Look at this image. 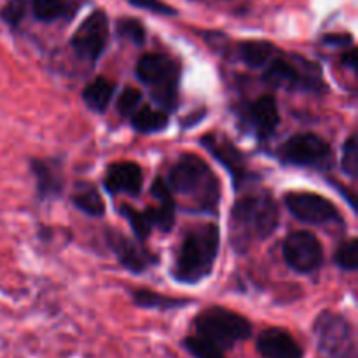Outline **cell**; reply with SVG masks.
Instances as JSON below:
<instances>
[{
	"mask_svg": "<svg viewBox=\"0 0 358 358\" xmlns=\"http://www.w3.org/2000/svg\"><path fill=\"white\" fill-rule=\"evenodd\" d=\"M278 205L266 191L248 192L231 208L229 241L238 254H245L252 245L264 241L278 227Z\"/></svg>",
	"mask_w": 358,
	"mask_h": 358,
	"instance_id": "2",
	"label": "cell"
},
{
	"mask_svg": "<svg viewBox=\"0 0 358 358\" xmlns=\"http://www.w3.org/2000/svg\"><path fill=\"white\" fill-rule=\"evenodd\" d=\"M276 157L283 164L313 170H331L334 163L332 145L315 133H297L276 149Z\"/></svg>",
	"mask_w": 358,
	"mask_h": 358,
	"instance_id": "9",
	"label": "cell"
},
{
	"mask_svg": "<svg viewBox=\"0 0 358 358\" xmlns=\"http://www.w3.org/2000/svg\"><path fill=\"white\" fill-rule=\"evenodd\" d=\"M107 241L110 250L117 257L119 264L124 269H128L129 273L140 275V273L147 271L150 266L157 264V255L143 248L138 240H129L124 234L112 231L107 236Z\"/></svg>",
	"mask_w": 358,
	"mask_h": 358,
	"instance_id": "15",
	"label": "cell"
},
{
	"mask_svg": "<svg viewBox=\"0 0 358 358\" xmlns=\"http://www.w3.org/2000/svg\"><path fill=\"white\" fill-rule=\"evenodd\" d=\"M336 264L345 271H357L358 269V241L355 238L345 241L336 252Z\"/></svg>",
	"mask_w": 358,
	"mask_h": 358,
	"instance_id": "28",
	"label": "cell"
},
{
	"mask_svg": "<svg viewBox=\"0 0 358 358\" xmlns=\"http://www.w3.org/2000/svg\"><path fill=\"white\" fill-rule=\"evenodd\" d=\"M182 348L192 358H227L222 350L210 345L205 339L198 338L196 334H187L182 339Z\"/></svg>",
	"mask_w": 358,
	"mask_h": 358,
	"instance_id": "25",
	"label": "cell"
},
{
	"mask_svg": "<svg viewBox=\"0 0 358 358\" xmlns=\"http://www.w3.org/2000/svg\"><path fill=\"white\" fill-rule=\"evenodd\" d=\"M324 44L327 45H341V48H346V45L353 44V37L348 34H332V35H325L324 37Z\"/></svg>",
	"mask_w": 358,
	"mask_h": 358,
	"instance_id": "32",
	"label": "cell"
},
{
	"mask_svg": "<svg viewBox=\"0 0 358 358\" xmlns=\"http://www.w3.org/2000/svg\"><path fill=\"white\" fill-rule=\"evenodd\" d=\"M103 185L110 194L138 196L143 187L142 168L133 161L112 163L105 173Z\"/></svg>",
	"mask_w": 358,
	"mask_h": 358,
	"instance_id": "17",
	"label": "cell"
},
{
	"mask_svg": "<svg viewBox=\"0 0 358 358\" xmlns=\"http://www.w3.org/2000/svg\"><path fill=\"white\" fill-rule=\"evenodd\" d=\"M254 325L238 311L224 306H210L199 311L192 320V334L217 346L224 353L252 338Z\"/></svg>",
	"mask_w": 358,
	"mask_h": 358,
	"instance_id": "4",
	"label": "cell"
},
{
	"mask_svg": "<svg viewBox=\"0 0 358 358\" xmlns=\"http://www.w3.org/2000/svg\"><path fill=\"white\" fill-rule=\"evenodd\" d=\"M31 13L42 23L73 20L84 0H30Z\"/></svg>",
	"mask_w": 358,
	"mask_h": 358,
	"instance_id": "20",
	"label": "cell"
},
{
	"mask_svg": "<svg viewBox=\"0 0 358 358\" xmlns=\"http://www.w3.org/2000/svg\"><path fill=\"white\" fill-rule=\"evenodd\" d=\"M262 79L269 86L285 91L322 94L329 90L320 65L299 55L283 56L276 52L275 58L262 69Z\"/></svg>",
	"mask_w": 358,
	"mask_h": 358,
	"instance_id": "5",
	"label": "cell"
},
{
	"mask_svg": "<svg viewBox=\"0 0 358 358\" xmlns=\"http://www.w3.org/2000/svg\"><path fill=\"white\" fill-rule=\"evenodd\" d=\"M30 170L35 178L37 196L41 199H55L63 192L62 164L55 159H31Z\"/></svg>",
	"mask_w": 358,
	"mask_h": 358,
	"instance_id": "18",
	"label": "cell"
},
{
	"mask_svg": "<svg viewBox=\"0 0 358 358\" xmlns=\"http://www.w3.org/2000/svg\"><path fill=\"white\" fill-rule=\"evenodd\" d=\"M220 231L217 224H198L185 231L171 268L175 282L196 285L208 278L219 255Z\"/></svg>",
	"mask_w": 358,
	"mask_h": 358,
	"instance_id": "3",
	"label": "cell"
},
{
	"mask_svg": "<svg viewBox=\"0 0 358 358\" xmlns=\"http://www.w3.org/2000/svg\"><path fill=\"white\" fill-rule=\"evenodd\" d=\"M150 192L157 199V206L145 210H136L129 205H121L119 213L128 220L133 234L140 243L147 241V238L152 234L154 229H159L163 233L173 229L175 212H177V201L171 192L166 180L157 177L150 185Z\"/></svg>",
	"mask_w": 358,
	"mask_h": 358,
	"instance_id": "7",
	"label": "cell"
},
{
	"mask_svg": "<svg viewBox=\"0 0 358 358\" xmlns=\"http://www.w3.org/2000/svg\"><path fill=\"white\" fill-rule=\"evenodd\" d=\"M131 299L136 308H143V310H159V311L180 310V308L189 306V304L192 303L191 299H185V297L164 296V294L154 292V290H149V289L133 290Z\"/></svg>",
	"mask_w": 358,
	"mask_h": 358,
	"instance_id": "22",
	"label": "cell"
},
{
	"mask_svg": "<svg viewBox=\"0 0 358 358\" xmlns=\"http://www.w3.org/2000/svg\"><path fill=\"white\" fill-rule=\"evenodd\" d=\"M289 212L297 220L315 226H325V224H343V217L338 206L331 199L324 198L322 194L310 191L289 192L283 198Z\"/></svg>",
	"mask_w": 358,
	"mask_h": 358,
	"instance_id": "12",
	"label": "cell"
},
{
	"mask_svg": "<svg viewBox=\"0 0 358 358\" xmlns=\"http://www.w3.org/2000/svg\"><path fill=\"white\" fill-rule=\"evenodd\" d=\"M72 203L77 210L90 217L105 215V201L98 189L90 182H79L76 184L72 192Z\"/></svg>",
	"mask_w": 358,
	"mask_h": 358,
	"instance_id": "23",
	"label": "cell"
},
{
	"mask_svg": "<svg viewBox=\"0 0 358 358\" xmlns=\"http://www.w3.org/2000/svg\"><path fill=\"white\" fill-rule=\"evenodd\" d=\"M131 126L135 131L143 133V135H152L166 129L168 126V112L163 108H150L138 107L131 114Z\"/></svg>",
	"mask_w": 358,
	"mask_h": 358,
	"instance_id": "24",
	"label": "cell"
},
{
	"mask_svg": "<svg viewBox=\"0 0 358 358\" xmlns=\"http://www.w3.org/2000/svg\"><path fill=\"white\" fill-rule=\"evenodd\" d=\"M238 62L255 70H262L278 52L275 44L269 41H241L234 44V51L231 49Z\"/></svg>",
	"mask_w": 358,
	"mask_h": 358,
	"instance_id": "19",
	"label": "cell"
},
{
	"mask_svg": "<svg viewBox=\"0 0 358 358\" xmlns=\"http://www.w3.org/2000/svg\"><path fill=\"white\" fill-rule=\"evenodd\" d=\"M140 103H142V93L135 87L128 86L121 91L115 107H117V112L122 117H131V114L140 107Z\"/></svg>",
	"mask_w": 358,
	"mask_h": 358,
	"instance_id": "30",
	"label": "cell"
},
{
	"mask_svg": "<svg viewBox=\"0 0 358 358\" xmlns=\"http://www.w3.org/2000/svg\"><path fill=\"white\" fill-rule=\"evenodd\" d=\"M115 31H117L119 38H124V41L133 42L136 45H142L147 37L143 23L140 20H135V17H121V20H117Z\"/></svg>",
	"mask_w": 358,
	"mask_h": 358,
	"instance_id": "26",
	"label": "cell"
},
{
	"mask_svg": "<svg viewBox=\"0 0 358 358\" xmlns=\"http://www.w3.org/2000/svg\"><path fill=\"white\" fill-rule=\"evenodd\" d=\"M313 334L320 358H358L355 327L345 315L322 311L313 322Z\"/></svg>",
	"mask_w": 358,
	"mask_h": 358,
	"instance_id": "8",
	"label": "cell"
},
{
	"mask_svg": "<svg viewBox=\"0 0 358 358\" xmlns=\"http://www.w3.org/2000/svg\"><path fill=\"white\" fill-rule=\"evenodd\" d=\"M201 145L226 168L236 191H240L243 185L257 180V175L252 173L250 168H248L247 157L226 135H222V133H208L201 138Z\"/></svg>",
	"mask_w": 358,
	"mask_h": 358,
	"instance_id": "10",
	"label": "cell"
},
{
	"mask_svg": "<svg viewBox=\"0 0 358 358\" xmlns=\"http://www.w3.org/2000/svg\"><path fill=\"white\" fill-rule=\"evenodd\" d=\"M27 0H6L0 7V20L9 28H17L27 14Z\"/></svg>",
	"mask_w": 358,
	"mask_h": 358,
	"instance_id": "27",
	"label": "cell"
},
{
	"mask_svg": "<svg viewBox=\"0 0 358 358\" xmlns=\"http://www.w3.org/2000/svg\"><path fill=\"white\" fill-rule=\"evenodd\" d=\"M173 196L180 198L185 210L217 215L220 205V182L205 159L191 152L180 154L168 175Z\"/></svg>",
	"mask_w": 358,
	"mask_h": 358,
	"instance_id": "1",
	"label": "cell"
},
{
	"mask_svg": "<svg viewBox=\"0 0 358 358\" xmlns=\"http://www.w3.org/2000/svg\"><path fill=\"white\" fill-rule=\"evenodd\" d=\"M343 62H345V65L348 66V69H352V70H355L357 69V55H355V51H348L345 55V58H343Z\"/></svg>",
	"mask_w": 358,
	"mask_h": 358,
	"instance_id": "33",
	"label": "cell"
},
{
	"mask_svg": "<svg viewBox=\"0 0 358 358\" xmlns=\"http://www.w3.org/2000/svg\"><path fill=\"white\" fill-rule=\"evenodd\" d=\"M108 42V17L103 10H93L79 24L70 38L73 52L83 62L96 63L103 55Z\"/></svg>",
	"mask_w": 358,
	"mask_h": 358,
	"instance_id": "11",
	"label": "cell"
},
{
	"mask_svg": "<svg viewBox=\"0 0 358 358\" xmlns=\"http://www.w3.org/2000/svg\"><path fill=\"white\" fill-rule=\"evenodd\" d=\"M115 90H117V86H115L114 80L107 79V77H96L84 87L83 100L90 110L103 114L110 105L112 98H114Z\"/></svg>",
	"mask_w": 358,
	"mask_h": 358,
	"instance_id": "21",
	"label": "cell"
},
{
	"mask_svg": "<svg viewBox=\"0 0 358 358\" xmlns=\"http://www.w3.org/2000/svg\"><path fill=\"white\" fill-rule=\"evenodd\" d=\"M261 358H304V348L292 332L282 327H268L255 341Z\"/></svg>",
	"mask_w": 358,
	"mask_h": 358,
	"instance_id": "16",
	"label": "cell"
},
{
	"mask_svg": "<svg viewBox=\"0 0 358 358\" xmlns=\"http://www.w3.org/2000/svg\"><path fill=\"white\" fill-rule=\"evenodd\" d=\"M136 77L149 87L152 100L163 110H173L178 105L180 66L171 56L163 52L143 55L136 63Z\"/></svg>",
	"mask_w": 358,
	"mask_h": 358,
	"instance_id": "6",
	"label": "cell"
},
{
	"mask_svg": "<svg viewBox=\"0 0 358 358\" xmlns=\"http://www.w3.org/2000/svg\"><path fill=\"white\" fill-rule=\"evenodd\" d=\"M341 168L350 178L355 180L358 171V145H357V135H352L343 145L341 154Z\"/></svg>",
	"mask_w": 358,
	"mask_h": 358,
	"instance_id": "29",
	"label": "cell"
},
{
	"mask_svg": "<svg viewBox=\"0 0 358 358\" xmlns=\"http://www.w3.org/2000/svg\"><path fill=\"white\" fill-rule=\"evenodd\" d=\"M126 2L131 3L133 7H138V9L149 10V13L154 14H161V16H175L178 13L177 9L168 6L163 0H126Z\"/></svg>",
	"mask_w": 358,
	"mask_h": 358,
	"instance_id": "31",
	"label": "cell"
},
{
	"mask_svg": "<svg viewBox=\"0 0 358 358\" xmlns=\"http://www.w3.org/2000/svg\"><path fill=\"white\" fill-rule=\"evenodd\" d=\"M283 259L292 271L310 275L324 262V247L310 231H294L283 241Z\"/></svg>",
	"mask_w": 358,
	"mask_h": 358,
	"instance_id": "13",
	"label": "cell"
},
{
	"mask_svg": "<svg viewBox=\"0 0 358 358\" xmlns=\"http://www.w3.org/2000/svg\"><path fill=\"white\" fill-rule=\"evenodd\" d=\"M241 121L248 131L259 140H268L278 129L280 110L278 103L273 96L264 94L257 100L250 101L241 110Z\"/></svg>",
	"mask_w": 358,
	"mask_h": 358,
	"instance_id": "14",
	"label": "cell"
}]
</instances>
